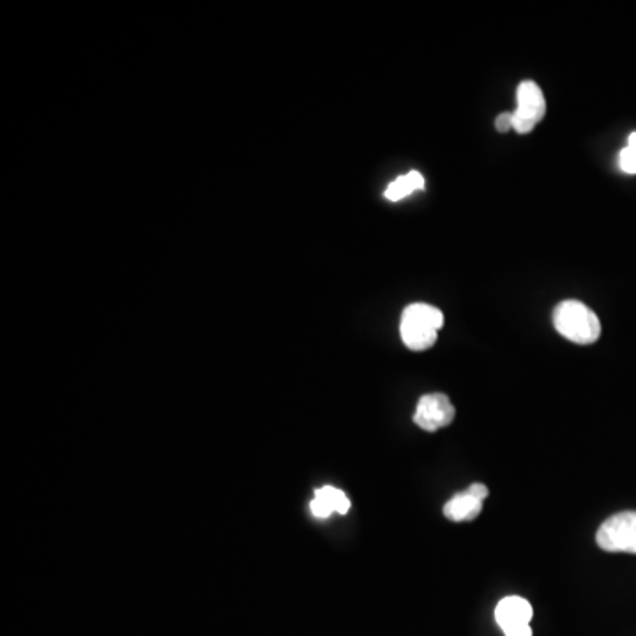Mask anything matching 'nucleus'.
<instances>
[{"label": "nucleus", "mask_w": 636, "mask_h": 636, "mask_svg": "<svg viewBox=\"0 0 636 636\" xmlns=\"http://www.w3.org/2000/svg\"><path fill=\"white\" fill-rule=\"evenodd\" d=\"M495 128L499 133H508L509 129H513V112H506V114H500L495 119Z\"/></svg>", "instance_id": "nucleus-11"}, {"label": "nucleus", "mask_w": 636, "mask_h": 636, "mask_svg": "<svg viewBox=\"0 0 636 636\" xmlns=\"http://www.w3.org/2000/svg\"><path fill=\"white\" fill-rule=\"evenodd\" d=\"M619 167L624 174H636V131L628 138V145L619 154Z\"/></svg>", "instance_id": "nucleus-10"}, {"label": "nucleus", "mask_w": 636, "mask_h": 636, "mask_svg": "<svg viewBox=\"0 0 636 636\" xmlns=\"http://www.w3.org/2000/svg\"><path fill=\"white\" fill-rule=\"evenodd\" d=\"M444 326V315L432 304L414 303L405 308L400 324V334L405 347L414 352L432 349L437 334Z\"/></svg>", "instance_id": "nucleus-1"}, {"label": "nucleus", "mask_w": 636, "mask_h": 636, "mask_svg": "<svg viewBox=\"0 0 636 636\" xmlns=\"http://www.w3.org/2000/svg\"><path fill=\"white\" fill-rule=\"evenodd\" d=\"M311 513L315 518L326 520L333 513L347 515L350 511V500L345 493L334 488V486H324L315 492V499L311 500Z\"/></svg>", "instance_id": "nucleus-7"}, {"label": "nucleus", "mask_w": 636, "mask_h": 636, "mask_svg": "<svg viewBox=\"0 0 636 636\" xmlns=\"http://www.w3.org/2000/svg\"><path fill=\"white\" fill-rule=\"evenodd\" d=\"M483 502L485 500L477 499L476 495L465 490V492L456 493L447 500L446 506H444V515L451 522H470L481 515Z\"/></svg>", "instance_id": "nucleus-8"}, {"label": "nucleus", "mask_w": 636, "mask_h": 636, "mask_svg": "<svg viewBox=\"0 0 636 636\" xmlns=\"http://www.w3.org/2000/svg\"><path fill=\"white\" fill-rule=\"evenodd\" d=\"M596 543L610 553H636V511L610 516L599 527Z\"/></svg>", "instance_id": "nucleus-3"}, {"label": "nucleus", "mask_w": 636, "mask_h": 636, "mask_svg": "<svg viewBox=\"0 0 636 636\" xmlns=\"http://www.w3.org/2000/svg\"><path fill=\"white\" fill-rule=\"evenodd\" d=\"M532 617L534 608L527 599L520 596L500 599L495 608V621L506 636H532Z\"/></svg>", "instance_id": "nucleus-5"}, {"label": "nucleus", "mask_w": 636, "mask_h": 636, "mask_svg": "<svg viewBox=\"0 0 636 636\" xmlns=\"http://www.w3.org/2000/svg\"><path fill=\"white\" fill-rule=\"evenodd\" d=\"M553 326L566 340L592 345L601 336V324L594 311L580 301H562L553 310Z\"/></svg>", "instance_id": "nucleus-2"}, {"label": "nucleus", "mask_w": 636, "mask_h": 636, "mask_svg": "<svg viewBox=\"0 0 636 636\" xmlns=\"http://www.w3.org/2000/svg\"><path fill=\"white\" fill-rule=\"evenodd\" d=\"M456 410L446 394H424L417 402L414 423L424 432H437L453 423Z\"/></svg>", "instance_id": "nucleus-6"}, {"label": "nucleus", "mask_w": 636, "mask_h": 636, "mask_svg": "<svg viewBox=\"0 0 636 636\" xmlns=\"http://www.w3.org/2000/svg\"><path fill=\"white\" fill-rule=\"evenodd\" d=\"M516 101H518V106L513 112V129L520 135H527L545 117V96L536 82L525 80L518 85Z\"/></svg>", "instance_id": "nucleus-4"}, {"label": "nucleus", "mask_w": 636, "mask_h": 636, "mask_svg": "<svg viewBox=\"0 0 636 636\" xmlns=\"http://www.w3.org/2000/svg\"><path fill=\"white\" fill-rule=\"evenodd\" d=\"M472 495H476L477 499L485 500L488 497V488L485 485H481V483H474V485H470L467 488Z\"/></svg>", "instance_id": "nucleus-12"}, {"label": "nucleus", "mask_w": 636, "mask_h": 636, "mask_svg": "<svg viewBox=\"0 0 636 636\" xmlns=\"http://www.w3.org/2000/svg\"><path fill=\"white\" fill-rule=\"evenodd\" d=\"M423 188V175L416 172V170H412L410 174L398 177L393 184H389V186H387L386 198L387 200H391V202H398V200H402V198L409 197L410 193H414V191L417 190H423Z\"/></svg>", "instance_id": "nucleus-9"}]
</instances>
